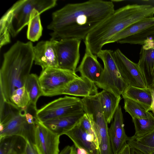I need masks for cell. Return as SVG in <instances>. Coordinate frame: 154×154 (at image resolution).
Here are the masks:
<instances>
[{"instance_id": "5b68a950", "label": "cell", "mask_w": 154, "mask_h": 154, "mask_svg": "<svg viewBox=\"0 0 154 154\" xmlns=\"http://www.w3.org/2000/svg\"><path fill=\"white\" fill-rule=\"evenodd\" d=\"M56 0H21L15 3L3 15L6 19L10 34L16 36L28 25L30 14L35 9L40 14L54 7Z\"/></svg>"}, {"instance_id": "4fadbf2b", "label": "cell", "mask_w": 154, "mask_h": 154, "mask_svg": "<svg viewBox=\"0 0 154 154\" xmlns=\"http://www.w3.org/2000/svg\"><path fill=\"white\" fill-rule=\"evenodd\" d=\"M113 119L114 120L109 128L108 133L113 154H116L127 143L129 138L125 131L123 115L119 105Z\"/></svg>"}, {"instance_id": "7402d4cb", "label": "cell", "mask_w": 154, "mask_h": 154, "mask_svg": "<svg viewBox=\"0 0 154 154\" xmlns=\"http://www.w3.org/2000/svg\"><path fill=\"white\" fill-rule=\"evenodd\" d=\"M135 128L134 135L130 137L132 140L143 137L154 130V116L146 118H132Z\"/></svg>"}, {"instance_id": "f546056e", "label": "cell", "mask_w": 154, "mask_h": 154, "mask_svg": "<svg viewBox=\"0 0 154 154\" xmlns=\"http://www.w3.org/2000/svg\"><path fill=\"white\" fill-rule=\"evenodd\" d=\"M0 48L10 42V33L6 19L3 16L0 21Z\"/></svg>"}, {"instance_id": "4dcf8cb0", "label": "cell", "mask_w": 154, "mask_h": 154, "mask_svg": "<svg viewBox=\"0 0 154 154\" xmlns=\"http://www.w3.org/2000/svg\"><path fill=\"white\" fill-rule=\"evenodd\" d=\"M127 143L131 147L137 149L144 154H154V147L144 146L136 141L129 138Z\"/></svg>"}, {"instance_id": "e575fe53", "label": "cell", "mask_w": 154, "mask_h": 154, "mask_svg": "<svg viewBox=\"0 0 154 154\" xmlns=\"http://www.w3.org/2000/svg\"><path fill=\"white\" fill-rule=\"evenodd\" d=\"M148 87L150 91L152 97L151 111L154 116V84L151 83L148 85Z\"/></svg>"}, {"instance_id": "6da1fadb", "label": "cell", "mask_w": 154, "mask_h": 154, "mask_svg": "<svg viewBox=\"0 0 154 154\" xmlns=\"http://www.w3.org/2000/svg\"><path fill=\"white\" fill-rule=\"evenodd\" d=\"M112 1L89 0L69 3L54 12L48 26L51 39L76 38L83 40L115 11Z\"/></svg>"}, {"instance_id": "2e32d148", "label": "cell", "mask_w": 154, "mask_h": 154, "mask_svg": "<svg viewBox=\"0 0 154 154\" xmlns=\"http://www.w3.org/2000/svg\"><path fill=\"white\" fill-rule=\"evenodd\" d=\"M98 93L96 84L87 78L81 76L66 85L62 91V94L85 97L94 96Z\"/></svg>"}, {"instance_id": "9a60e30c", "label": "cell", "mask_w": 154, "mask_h": 154, "mask_svg": "<svg viewBox=\"0 0 154 154\" xmlns=\"http://www.w3.org/2000/svg\"><path fill=\"white\" fill-rule=\"evenodd\" d=\"M76 148L85 150L88 154H99V150L93 137L87 133L78 125L66 133Z\"/></svg>"}, {"instance_id": "484cf974", "label": "cell", "mask_w": 154, "mask_h": 154, "mask_svg": "<svg viewBox=\"0 0 154 154\" xmlns=\"http://www.w3.org/2000/svg\"><path fill=\"white\" fill-rule=\"evenodd\" d=\"M145 42H154V25L138 33L120 40L118 43L142 45Z\"/></svg>"}, {"instance_id": "8fae6325", "label": "cell", "mask_w": 154, "mask_h": 154, "mask_svg": "<svg viewBox=\"0 0 154 154\" xmlns=\"http://www.w3.org/2000/svg\"><path fill=\"white\" fill-rule=\"evenodd\" d=\"M60 137L38 120L35 124L33 146L38 154H58Z\"/></svg>"}, {"instance_id": "d590c367", "label": "cell", "mask_w": 154, "mask_h": 154, "mask_svg": "<svg viewBox=\"0 0 154 154\" xmlns=\"http://www.w3.org/2000/svg\"><path fill=\"white\" fill-rule=\"evenodd\" d=\"M116 154H131V147L127 143Z\"/></svg>"}, {"instance_id": "277c9868", "label": "cell", "mask_w": 154, "mask_h": 154, "mask_svg": "<svg viewBox=\"0 0 154 154\" xmlns=\"http://www.w3.org/2000/svg\"><path fill=\"white\" fill-rule=\"evenodd\" d=\"M0 103V139L18 136L33 145L36 123L30 125L27 122L25 116L27 107L19 108L5 101L1 97Z\"/></svg>"}, {"instance_id": "ba28073f", "label": "cell", "mask_w": 154, "mask_h": 154, "mask_svg": "<svg viewBox=\"0 0 154 154\" xmlns=\"http://www.w3.org/2000/svg\"><path fill=\"white\" fill-rule=\"evenodd\" d=\"M83 110L82 99L65 96L50 102L38 110L36 117L39 121L43 122Z\"/></svg>"}, {"instance_id": "3957f363", "label": "cell", "mask_w": 154, "mask_h": 154, "mask_svg": "<svg viewBox=\"0 0 154 154\" xmlns=\"http://www.w3.org/2000/svg\"><path fill=\"white\" fill-rule=\"evenodd\" d=\"M0 70V96L12 104L11 97L16 90L24 86L33 61L31 42L17 41L3 55Z\"/></svg>"}, {"instance_id": "8d00e7d4", "label": "cell", "mask_w": 154, "mask_h": 154, "mask_svg": "<svg viewBox=\"0 0 154 154\" xmlns=\"http://www.w3.org/2000/svg\"><path fill=\"white\" fill-rule=\"evenodd\" d=\"M143 48L144 49H154V42H148L143 45Z\"/></svg>"}, {"instance_id": "f35d334b", "label": "cell", "mask_w": 154, "mask_h": 154, "mask_svg": "<svg viewBox=\"0 0 154 154\" xmlns=\"http://www.w3.org/2000/svg\"><path fill=\"white\" fill-rule=\"evenodd\" d=\"M76 149V154H88L87 152L84 149Z\"/></svg>"}, {"instance_id": "5bb4252c", "label": "cell", "mask_w": 154, "mask_h": 154, "mask_svg": "<svg viewBox=\"0 0 154 154\" xmlns=\"http://www.w3.org/2000/svg\"><path fill=\"white\" fill-rule=\"evenodd\" d=\"M85 52L81 62L76 72L81 76L87 78L95 84L99 81L103 68L97 59V55L93 54L85 45Z\"/></svg>"}, {"instance_id": "d6986e66", "label": "cell", "mask_w": 154, "mask_h": 154, "mask_svg": "<svg viewBox=\"0 0 154 154\" xmlns=\"http://www.w3.org/2000/svg\"><path fill=\"white\" fill-rule=\"evenodd\" d=\"M125 97L134 100L142 105L148 111H151L152 97L148 87L140 88L128 86L122 94Z\"/></svg>"}, {"instance_id": "e0dca14e", "label": "cell", "mask_w": 154, "mask_h": 154, "mask_svg": "<svg viewBox=\"0 0 154 154\" xmlns=\"http://www.w3.org/2000/svg\"><path fill=\"white\" fill-rule=\"evenodd\" d=\"M85 113L83 110L73 114L50 119L42 122L53 133L60 136L64 134L77 125Z\"/></svg>"}, {"instance_id": "d4e9b609", "label": "cell", "mask_w": 154, "mask_h": 154, "mask_svg": "<svg viewBox=\"0 0 154 154\" xmlns=\"http://www.w3.org/2000/svg\"><path fill=\"white\" fill-rule=\"evenodd\" d=\"M24 86L29 95V104L36 107V103L38 99L42 95L38 77L35 74H30L26 80Z\"/></svg>"}, {"instance_id": "7c38bea8", "label": "cell", "mask_w": 154, "mask_h": 154, "mask_svg": "<svg viewBox=\"0 0 154 154\" xmlns=\"http://www.w3.org/2000/svg\"><path fill=\"white\" fill-rule=\"evenodd\" d=\"M55 40L42 41L33 46L34 61L42 70L48 67L58 68Z\"/></svg>"}, {"instance_id": "1f68e13d", "label": "cell", "mask_w": 154, "mask_h": 154, "mask_svg": "<svg viewBox=\"0 0 154 154\" xmlns=\"http://www.w3.org/2000/svg\"><path fill=\"white\" fill-rule=\"evenodd\" d=\"M135 140L146 146L154 147V130L146 135Z\"/></svg>"}, {"instance_id": "44dd1931", "label": "cell", "mask_w": 154, "mask_h": 154, "mask_svg": "<svg viewBox=\"0 0 154 154\" xmlns=\"http://www.w3.org/2000/svg\"><path fill=\"white\" fill-rule=\"evenodd\" d=\"M154 25V17L135 23L128 27L113 37L108 44L119 41L132 36Z\"/></svg>"}, {"instance_id": "836d02e7", "label": "cell", "mask_w": 154, "mask_h": 154, "mask_svg": "<svg viewBox=\"0 0 154 154\" xmlns=\"http://www.w3.org/2000/svg\"><path fill=\"white\" fill-rule=\"evenodd\" d=\"M23 154H38L33 145L27 142L25 150Z\"/></svg>"}, {"instance_id": "cb8c5ba5", "label": "cell", "mask_w": 154, "mask_h": 154, "mask_svg": "<svg viewBox=\"0 0 154 154\" xmlns=\"http://www.w3.org/2000/svg\"><path fill=\"white\" fill-rule=\"evenodd\" d=\"M137 64L146 77L152 79L154 73V49L145 50L142 47Z\"/></svg>"}, {"instance_id": "7a4b0ae2", "label": "cell", "mask_w": 154, "mask_h": 154, "mask_svg": "<svg viewBox=\"0 0 154 154\" xmlns=\"http://www.w3.org/2000/svg\"><path fill=\"white\" fill-rule=\"evenodd\" d=\"M154 7L128 5L116 10L90 32L84 40L91 52L97 55L114 36L128 27L154 17Z\"/></svg>"}, {"instance_id": "30bf717a", "label": "cell", "mask_w": 154, "mask_h": 154, "mask_svg": "<svg viewBox=\"0 0 154 154\" xmlns=\"http://www.w3.org/2000/svg\"><path fill=\"white\" fill-rule=\"evenodd\" d=\"M113 55L122 78L129 86L140 88L148 87L147 77L137 63L131 60L119 49L113 51Z\"/></svg>"}, {"instance_id": "d6a6232c", "label": "cell", "mask_w": 154, "mask_h": 154, "mask_svg": "<svg viewBox=\"0 0 154 154\" xmlns=\"http://www.w3.org/2000/svg\"><path fill=\"white\" fill-rule=\"evenodd\" d=\"M58 154H76V149L74 145L67 146Z\"/></svg>"}, {"instance_id": "ffe728a7", "label": "cell", "mask_w": 154, "mask_h": 154, "mask_svg": "<svg viewBox=\"0 0 154 154\" xmlns=\"http://www.w3.org/2000/svg\"><path fill=\"white\" fill-rule=\"evenodd\" d=\"M100 100L104 114L108 123L112 120L121 99L108 91L103 90L100 92Z\"/></svg>"}, {"instance_id": "9c48e42d", "label": "cell", "mask_w": 154, "mask_h": 154, "mask_svg": "<svg viewBox=\"0 0 154 154\" xmlns=\"http://www.w3.org/2000/svg\"><path fill=\"white\" fill-rule=\"evenodd\" d=\"M82 40L76 38L55 40L58 68L76 73L80 59L79 48Z\"/></svg>"}, {"instance_id": "603a6c76", "label": "cell", "mask_w": 154, "mask_h": 154, "mask_svg": "<svg viewBox=\"0 0 154 154\" xmlns=\"http://www.w3.org/2000/svg\"><path fill=\"white\" fill-rule=\"evenodd\" d=\"M40 14L35 9L32 10L30 14L28 25L27 37L31 42L38 41L42 36L43 29Z\"/></svg>"}, {"instance_id": "74e56055", "label": "cell", "mask_w": 154, "mask_h": 154, "mask_svg": "<svg viewBox=\"0 0 154 154\" xmlns=\"http://www.w3.org/2000/svg\"><path fill=\"white\" fill-rule=\"evenodd\" d=\"M131 154H144L140 150L131 147Z\"/></svg>"}, {"instance_id": "ab89813d", "label": "cell", "mask_w": 154, "mask_h": 154, "mask_svg": "<svg viewBox=\"0 0 154 154\" xmlns=\"http://www.w3.org/2000/svg\"><path fill=\"white\" fill-rule=\"evenodd\" d=\"M151 83L154 84V73L152 79V82Z\"/></svg>"}, {"instance_id": "8992f818", "label": "cell", "mask_w": 154, "mask_h": 154, "mask_svg": "<svg viewBox=\"0 0 154 154\" xmlns=\"http://www.w3.org/2000/svg\"><path fill=\"white\" fill-rule=\"evenodd\" d=\"M113 51L102 50L97 56L102 61L103 70L98 82L96 84L98 88L120 97L129 86L122 78L117 66Z\"/></svg>"}, {"instance_id": "f1b7e54d", "label": "cell", "mask_w": 154, "mask_h": 154, "mask_svg": "<svg viewBox=\"0 0 154 154\" xmlns=\"http://www.w3.org/2000/svg\"><path fill=\"white\" fill-rule=\"evenodd\" d=\"M78 125L87 133L93 137L96 143L99 148V135L94 129L86 113L84 114Z\"/></svg>"}, {"instance_id": "4316f807", "label": "cell", "mask_w": 154, "mask_h": 154, "mask_svg": "<svg viewBox=\"0 0 154 154\" xmlns=\"http://www.w3.org/2000/svg\"><path fill=\"white\" fill-rule=\"evenodd\" d=\"M124 108L132 118H146L153 116L152 112L148 111L141 104L128 98L123 97Z\"/></svg>"}, {"instance_id": "52a82bcc", "label": "cell", "mask_w": 154, "mask_h": 154, "mask_svg": "<svg viewBox=\"0 0 154 154\" xmlns=\"http://www.w3.org/2000/svg\"><path fill=\"white\" fill-rule=\"evenodd\" d=\"M79 77L76 73L58 68L45 69L38 77L42 96L51 97L62 94L66 85Z\"/></svg>"}, {"instance_id": "83f0119b", "label": "cell", "mask_w": 154, "mask_h": 154, "mask_svg": "<svg viewBox=\"0 0 154 154\" xmlns=\"http://www.w3.org/2000/svg\"><path fill=\"white\" fill-rule=\"evenodd\" d=\"M12 104L17 107L23 108L30 103L29 94L24 86L15 90L11 97Z\"/></svg>"}, {"instance_id": "ac0fdd59", "label": "cell", "mask_w": 154, "mask_h": 154, "mask_svg": "<svg viewBox=\"0 0 154 154\" xmlns=\"http://www.w3.org/2000/svg\"><path fill=\"white\" fill-rule=\"evenodd\" d=\"M27 142L23 137L11 136L0 139V154H23Z\"/></svg>"}]
</instances>
